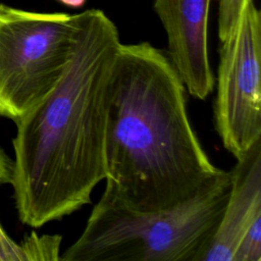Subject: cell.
Returning a JSON list of instances; mask_svg holds the SVG:
<instances>
[{
    "label": "cell",
    "mask_w": 261,
    "mask_h": 261,
    "mask_svg": "<svg viewBox=\"0 0 261 261\" xmlns=\"http://www.w3.org/2000/svg\"><path fill=\"white\" fill-rule=\"evenodd\" d=\"M77 15L69 61L54 88L16 122L10 184L20 221L34 228L91 204L107 177L109 86L121 44L100 9Z\"/></svg>",
    "instance_id": "obj_1"
},
{
    "label": "cell",
    "mask_w": 261,
    "mask_h": 261,
    "mask_svg": "<svg viewBox=\"0 0 261 261\" xmlns=\"http://www.w3.org/2000/svg\"><path fill=\"white\" fill-rule=\"evenodd\" d=\"M186 94L166 52L149 42L120 44L109 86L104 191L134 210L182 204L221 170L191 124Z\"/></svg>",
    "instance_id": "obj_2"
},
{
    "label": "cell",
    "mask_w": 261,
    "mask_h": 261,
    "mask_svg": "<svg viewBox=\"0 0 261 261\" xmlns=\"http://www.w3.org/2000/svg\"><path fill=\"white\" fill-rule=\"evenodd\" d=\"M231 173L221 169L182 204L142 212L107 192L61 261H198L224 211Z\"/></svg>",
    "instance_id": "obj_3"
},
{
    "label": "cell",
    "mask_w": 261,
    "mask_h": 261,
    "mask_svg": "<svg viewBox=\"0 0 261 261\" xmlns=\"http://www.w3.org/2000/svg\"><path fill=\"white\" fill-rule=\"evenodd\" d=\"M76 30V14L0 4V116L16 123L54 88Z\"/></svg>",
    "instance_id": "obj_4"
},
{
    "label": "cell",
    "mask_w": 261,
    "mask_h": 261,
    "mask_svg": "<svg viewBox=\"0 0 261 261\" xmlns=\"http://www.w3.org/2000/svg\"><path fill=\"white\" fill-rule=\"evenodd\" d=\"M213 121L236 159L261 141V13L248 0L220 42Z\"/></svg>",
    "instance_id": "obj_5"
},
{
    "label": "cell",
    "mask_w": 261,
    "mask_h": 261,
    "mask_svg": "<svg viewBox=\"0 0 261 261\" xmlns=\"http://www.w3.org/2000/svg\"><path fill=\"white\" fill-rule=\"evenodd\" d=\"M210 1L154 0L167 36V55L187 92L199 100H205L215 87L208 55Z\"/></svg>",
    "instance_id": "obj_6"
},
{
    "label": "cell",
    "mask_w": 261,
    "mask_h": 261,
    "mask_svg": "<svg viewBox=\"0 0 261 261\" xmlns=\"http://www.w3.org/2000/svg\"><path fill=\"white\" fill-rule=\"evenodd\" d=\"M236 160L224 211L198 261H232L240 241L261 218V141Z\"/></svg>",
    "instance_id": "obj_7"
},
{
    "label": "cell",
    "mask_w": 261,
    "mask_h": 261,
    "mask_svg": "<svg viewBox=\"0 0 261 261\" xmlns=\"http://www.w3.org/2000/svg\"><path fill=\"white\" fill-rule=\"evenodd\" d=\"M60 234H42L32 231L19 243L24 261H55L60 260Z\"/></svg>",
    "instance_id": "obj_8"
},
{
    "label": "cell",
    "mask_w": 261,
    "mask_h": 261,
    "mask_svg": "<svg viewBox=\"0 0 261 261\" xmlns=\"http://www.w3.org/2000/svg\"><path fill=\"white\" fill-rule=\"evenodd\" d=\"M232 261H261V218L249 227L240 241Z\"/></svg>",
    "instance_id": "obj_9"
},
{
    "label": "cell",
    "mask_w": 261,
    "mask_h": 261,
    "mask_svg": "<svg viewBox=\"0 0 261 261\" xmlns=\"http://www.w3.org/2000/svg\"><path fill=\"white\" fill-rule=\"evenodd\" d=\"M248 0H219L218 38L223 41L238 21L243 6Z\"/></svg>",
    "instance_id": "obj_10"
},
{
    "label": "cell",
    "mask_w": 261,
    "mask_h": 261,
    "mask_svg": "<svg viewBox=\"0 0 261 261\" xmlns=\"http://www.w3.org/2000/svg\"><path fill=\"white\" fill-rule=\"evenodd\" d=\"M0 261H24L20 244L13 241L0 224Z\"/></svg>",
    "instance_id": "obj_11"
},
{
    "label": "cell",
    "mask_w": 261,
    "mask_h": 261,
    "mask_svg": "<svg viewBox=\"0 0 261 261\" xmlns=\"http://www.w3.org/2000/svg\"><path fill=\"white\" fill-rule=\"evenodd\" d=\"M13 160L0 148V185L11 181Z\"/></svg>",
    "instance_id": "obj_12"
},
{
    "label": "cell",
    "mask_w": 261,
    "mask_h": 261,
    "mask_svg": "<svg viewBox=\"0 0 261 261\" xmlns=\"http://www.w3.org/2000/svg\"><path fill=\"white\" fill-rule=\"evenodd\" d=\"M58 1H60L61 3H63L66 6L77 8V7L83 6L86 0H58Z\"/></svg>",
    "instance_id": "obj_13"
}]
</instances>
